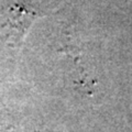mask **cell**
Instances as JSON below:
<instances>
[{
	"label": "cell",
	"instance_id": "6da1fadb",
	"mask_svg": "<svg viewBox=\"0 0 132 132\" xmlns=\"http://www.w3.org/2000/svg\"><path fill=\"white\" fill-rule=\"evenodd\" d=\"M40 16L41 14L38 11L26 9L22 7H18L10 12L8 26L10 31V39L12 40L13 44L20 45L23 42L24 36L27 35L32 23Z\"/></svg>",
	"mask_w": 132,
	"mask_h": 132
}]
</instances>
